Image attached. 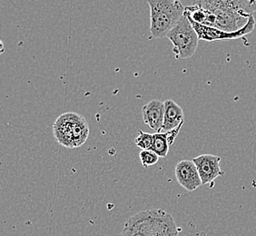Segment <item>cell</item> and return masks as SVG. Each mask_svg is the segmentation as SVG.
<instances>
[{"mask_svg": "<svg viewBox=\"0 0 256 236\" xmlns=\"http://www.w3.org/2000/svg\"><path fill=\"white\" fill-rule=\"evenodd\" d=\"M139 158L144 168H150L159 161V156L152 150H143L139 154Z\"/></svg>", "mask_w": 256, "mask_h": 236, "instance_id": "obj_14", "label": "cell"}, {"mask_svg": "<svg viewBox=\"0 0 256 236\" xmlns=\"http://www.w3.org/2000/svg\"><path fill=\"white\" fill-rule=\"evenodd\" d=\"M234 4L237 11L247 18H249L256 11V0H234Z\"/></svg>", "mask_w": 256, "mask_h": 236, "instance_id": "obj_12", "label": "cell"}, {"mask_svg": "<svg viewBox=\"0 0 256 236\" xmlns=\"http://www.w3.org/2000/svg\"><path fill=\"white\" fill-rule=\"evenodd\" d=\"M164 104V120L162 132L166 133L184 124V114L182 108L174 100L168 99Z\"/></svg>", "mask_w": 256, "mask_h": 236, "instance_id": "obj_10", "label": "cell"}, {"mask_svg": "<svg viewBox=\"0 0 256 236\" xmlns=\"http://www.w3.org/2000/svg\"><path fill=\"white\" fill-rule=\"evenodd\" d=\"M144 124L156 133L162 132L164 120V104L154 99L144 106L142 108Z\"/></svg>", "mask_w": 256, "mask_h": 236, "instance_id": "obj_9", "label": "cell"}, {"mask_svg": "<svg viewBox=\"0 0 256 236\" xmlns=\"http://www.w3.org/2000/svg\"><path fill=\"white\" fill-rule=\"evenodd\" d=\"M179 231L171 214L162 209H152L131 217L122 236H178Z\"/></svg>", "mask_w": 256, "mask_h": 236, "instance_id": "obj_1", "label": "cell"}, {"mask_svg": "<svg viewBox=\"0 0 256 236\" xmlns=\"http://www.w3.org/2000/svg\"><path fill=\"white\" fill-rule=\"evenodd\" d=\"M150 33L154 38H166L184 16L186 8L178 0H148Z\"/></svg>", "mask_w": 256, "mask_h": 236, "instance_id": "obj_2", "label": "cell"}, {"mask_svg": "<svg viewBox=\"0 0 256 236\" xmlns=\"http://www.w3.org/2000/svg\"><path fill=\"white\" fill-rule=\"evenodd\" d=\"M196 166L202 184L211 186L214 184V181L217 177L224 176V172L221 169V158L214 154H201L192 159Z\"/></svg>", "mask_w": 256, "mask_h": 236, "instance_id": "obj_7", "label": "cell"}, {"mask_svg": "<svg viewBox=\"0 0 256 236\" xmlns=\"http://www.w3.org/2000/svg\"><path fill=\"white\" fill-rule=\"evenodd\" d=\"M182 126H181L166 133L154 134L153 148L151 150L156 152L159 158H166L169 148L174 142V139L178 136V134L180 133Z\"/></svg>", "mask_w": 256, "mask_h": 236, "instance_id": "obj_11", "label": "cell"}, {"mask_svg": "<svg viewBox=\"0 0 256 236\" xmlns=\"http://www.w3.org/2000/svg\"><path fill=\"white\" fill-rule=\"evenodd\" d=\"M176 177L181 186L188 192L196 190L202 186V180L192 160H182L176 166Z\"/></svg>", "mask_w": 256, "mask_h": 236, "instance_id": "obj_8", "label": "cell"}, {"mask_svg": "<svg viewBox=\"0 0 256 236\" xmlns=\"http://www.w3.org/2000/svg\"><path fill=\"white\" fill-rule=\"evenodd\" d=\"M134 143L143 150H151L153 148L154 134L144 133L139 130V136L134 139Z\"/></svg>", "mask_w": 256, "mask_h": 236, "instance_id": "obj_13", "label": "cell"}, {"mask_svg": "<svg viewBox=\"0 0 256 236\" xmlns=\"http://www.w3.org/2000/svg\"><path fill=\"white\" fill-rule=\"evenodd\" d=\"M197 5L212 12L216 16L214 28L224 30L229 33L236 32L246 25L249 18L242 15L237 11L234 1L230 0H212L197 1Z\"/></svg>", "mask_w": 256, "mask_h": 236, "instance_id": "obj_4", "label": "cell"}, {"mask_svg": "<svg viewBox=\"0 0 256 236\" xmlns=\"http://www.w3.org/2000/svg\"><path fill=\"white\" fill-rule=\"evenodd\" d=\"M166 38L172 42V51L178 59L190 58L196 51L199 38L186 15Z\"/></svg>", "mask_w": 256, "mask_h": 236, "instance_id": "obj_5", "label": "cell"}, {"mask_svg": "<svg viewBox=\"0 0 256 236\" xmlns=\"http://www.w3.org/2000/svg\"><path fill=\"white\" fill-rule=\"evenodd\" d=\"M190 22L192 24L194 30H196L199 40H204V41H207V42H212V41H217V40L240 38L242 36H244L246 34H250L254 28V26H256V20H254L252 15L249 18L246 25L244 26L241 30L236 31V32H232V33H229V32L224 31V30H217V28H211V26L199 25V24L194 23L192 21H190Z\"/></svg>", "mask_w": 256, "mask_h": 236, "instance_id": "obj_6", "label": "cell"}, {"mask_svg": "<svg viewBox=\"0 0 256 236\" xmlns=\"http://www.w3.org/2000/svg\"><path fill=\"white\" fill-rule=\"evenodd\" d=\"M54 138L64 148L81 146L88 140L89 126L83 116L76 113L61 114L53 126Z\"/></svg>", "mask_w": 256, "mask_h": 236, "instance_id": "obj_3", "label": "cell"}]
</instances>
